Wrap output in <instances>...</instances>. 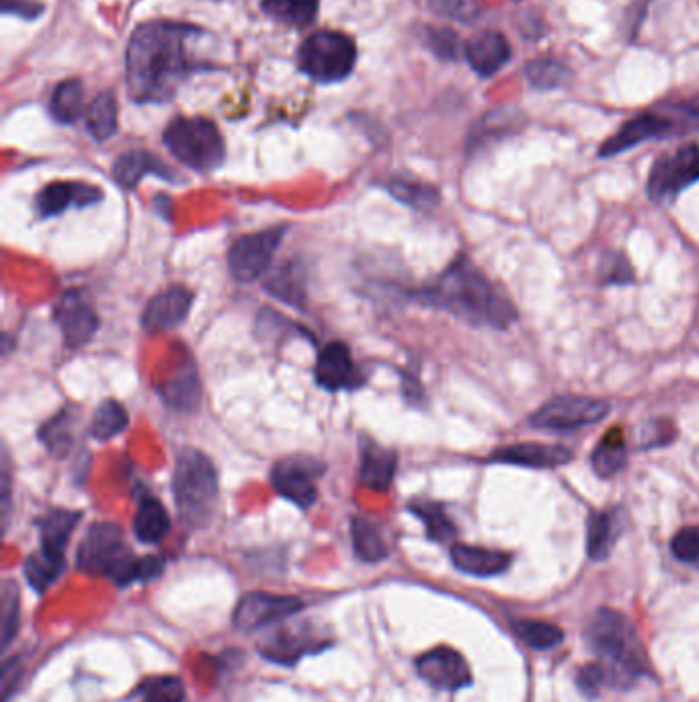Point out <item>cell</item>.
Segmentation results:
<instances>
[{"label":"cell","instance_id":"5bb4252c","mask_svg":"<svg viewBox=\"0 0 699 702\" xmlns=\"http://www.w3.org/2000/svg\"><path fill=\"white\" fill-rule=\"evenodd\" d=\"M420 678L439 690L466 689L472 682L470 668L462 655L451 647H437L417 660Z\"/></svg>","mask_w":699,"mask_h":702},{"label":"cell","instance_id":"f1b7e54d","mask_svg":"<svg viewBox=\"0 0 699 702\" xmlns=\"http://www.w3.org/2000/svg\"><path fill=\"white\" fill-rule=\"evenodd\" d=\"M170 530V518L167 509L160 506L156 499H144L136 518H134V534L144 545H156L160 543Z\"/></svg>","mask_w":699,"mask_h":702},{"label":"cell","instance_id":"f35d334b","mask_svg":"<svg viewBox=\"0 0 699 702\" xmlns=\"http://www.w3.org/2000/svg\"><path fill=\"white\" fill-rule=\"evenodd\" d=\"M127 427V411L117 401H105L97 409L93 423H91V434L105 442L112 437L119 436Z\"/></svg>","mask_w":699,"mask_h":702},{"label":"cell","instance_id":"b9f144b4","mask_svg":"<svg viewBox=\"0 0 699 702\" xmlns=\"http://www.w3.org/2000/svg\"><path fill=\"white\" fill-rule=\"evenodd\" d=\"M410 509L415 512L417 518L425 522L429 538H434L437 543H448L456 536V526L441 507L435 504H415Z\"/></svg>","mask_w":699,"mask_h":702},{"label":"cell","instance_id":"30bf717a","mask_svg":"<svg viewBox=\"0 0 699 702\" xmlns=\"http://www.w3.org/2000/svg\"><path fill=\"white\" fill-rule=\"evenodd\" d=\"M609 413V405L602 399L588 396H559L547 401L532 415V425L550 432H571L602 422Z\"/></svg>","mask_w":699,"mask_h":702},{"label":"cell","instance_id":"9a60e30c","mask_svg":"<svg viewBox=\"0 0 699 702\" xmlns=\"http://www.w3.org/2000/svg\"><path fill=\"white\" fill-rule=\"evenodd\" d=\"M54 319L71 350L86 345L98 329L97 312L86 304L79 292H66L60 298Z\"/></svg>","mask_w":699,"mask_h":702},{"label":"cell","instance_id":"816d5d0a","mask_svg":"<svg viewBox=\"0 0 699 702\" xmlns=\"http://www.w3.org/2000/svg\"><path fill=\"white\" fill-rule=\"evenodd\" d=\"M632 278H634V271H632V267L626 261V257H616L614 266L609 267L607 281H612V283H628Z\"/></svg>","mask_w":699,"mask_h":702},{"label":"cell","instance_id":"484cf974","mask_svg":"<svg viewBox=\"0 0 699 702\" xmlns=\"http://www.w3.org/2000/svg\"><path fill=\"white\" fill-rule=\"evenodd\" d=\"M525 124L523 113L518 110H497L490 112L487 117L480 120L470 136V148H482L489 142H497L519 132V127Z\"/></svg>","mask_w":699,"mask_h":702},{"label":"cell","instance_id":"bcb514c9","mask_svg":"<svg viewBox=\"0 0 699 702\" xmlns=\"http://www.w3.org/2000/svg\"><path fill=\"white\" fill-rule=\"evenodd\" d=\"M677 437V430L671 422L667 420H653V422L644 423L638 432V442L643 448H658V446H667Z\"/></svg>","mask_w":699,"mask_h":702},{"label":"cell","instance_id":"60d3db41","mask_svg":"<svg viewBox=\"0 0 699 702\" xmlns=\"http://www.w3.org/2000/svg\"><path fill=\"white\" fill-rule=\"evenodd\" d=\"M388 192L398 202H403L406 206H413V208H434L439 202V192L431 185H420V183L396 179V182L388 183Z\"/></svg>","mask_w":699,"mask_h":702},{"label":"cell","instance_id":"681fc988","mask_svg":"<svg viewBox=\"0 0 699 702\" xmlns=\"http://www.w3.org/2000/svg\"><path fill=\"white\" fill-rule=\"evenodd\" d=\"M605 678H607L605 668H602L599 663H588V665H585V668L578 672L576 682H578V689L583 690L585 694L595 696V694H599V689H602Z\"/></svg>","mask_w":699,"mask_h":702},{"label":"cell","instance_id":"44dd1931","mask_svg":"<svg viewBox=\"0 0 699 702\" xmlns=\"http://www.w3.org/2000/svg\"><path fill=\"white\" fill-rule=\"evenodd\" d=\"M396 475V452L384 448L376 442L362 440V468L359 481L374 492H388Z\"/></svg>","mask_w":699,"mask_h":702},{"label":"cell","instance_id":"3957f363","mask_svg":"<svg viewBox=\"0 0 699 702\" xmlns=\"http://www.w3.org/2000/svg\"><path fill=\"white\" fill-rule=\"evenodd\" d=\"M699 127V95L663 103L657 110L640 113L628 120L614 136L603 142L599 156H616L636 148L646 141H660L677 134H686Z\"/></svg>","mask_w":699,"mask_h":702},{"label":"cell","instance_id":"7c38bea8","mask_svg":"<svg viewBox=\"0 0 699 702\" xmlns=\"http://www.w3.org/2000/svg\"><path fill=\"white\" fill-rule=\"evenodd\" d=\"M324 468L310 456H288L273 466L271 483L273 489L295 506H314L319 497V478Z\"/></svg>","mask_w":699,"mask_h":702},{"label":"cell","instance_id":"7bdbcfd3","mask_svg":"<svg viewBox=\"0 0 699 702\" xmlns=\"http://www.w3.org/2000/svg\"><path fill=\"white\" fill-rule=\"evenodd\" d=\"M142 702H185V686L179 678H155L140 690Z\"/></svg>","mask_w":699,"mask_h":702},{"label":"cell","instance_id":"d6986e66","mask_svg":"<svg viewBox=\"0 0 699 702\" xmlns=\"http://www.w3.org/2000/svg\"><path fill=\"white\" fill-rule=\"evenodd\" d=\"M466 60L480 76H492L511 60V43L499 31H484L466 43Z\"/></svg>","mask_w":699,"mask_h":702},{"label":"cell","instance_id":"5b68a950","mask_svg":"<svg viewBox=\"0 0 699 702\" xmlns=\"http://www.w3.org/2000/svg\"><path fill=\"white\" fill-rule=\"evenodd\" d=\"M179 516L187 526H206L218 499V473L199 450H182L173 478Z\"/></svg>","mask_w":699,"mask_h":702},{"label":"cell","instance_id":"8992f818","mask_svg":"<svg viewBox=\"0 0 699 702\" xmlns=\"http://www.w3.org/2000/svg\"><path fill=\"white\" fill-rule=\"evenodd\" d=\"M588 641L593 649L609 663L612 670H619L626 678L643 674L646 670L643 647L634 624L628 617L612 608H602L588 624Z\"/></svg>","mask_w":699,"mask_h":702},{"label":"cell","instance_id":"ee69618b","mask_svg":"<svg viewBox=\"0 0 699 702\" xmlns=\"http://www.w3.org/2000/svg\"><path fill=\"white\" fill-rule=\"evenodd\" d=\"M165 396L173 407L194 409L199 403V382L191 372L182 374L181 379L168 384Z\"/></svg>","mask_w":699,"mask_h":702},{"label":"cell","instance_id":"1f68e13d","mask_svg":"<svg viewBox=\"0 0 699 702\" xmlns=\"http://www.w3.org/2000/svg\"><path fill=\"white\" fill-rule=\"evenodd\" d=\"M64 569H66L64 557H54L45 550L29 555L25 561V577H28L29 586L40 593L48 590L50 586H54L58 577L64 574Z\"/></svg>","mask_w":699,"mask_h":702},{"label":"cell","instance_id":"d4e9b609","mask_svg":"<svg viewBox=\"0 0 699 702\" xmlns=\"http://www.w3.org/2000/svg\"><path fill=\"white\" fill-rule=\"evenodd\" d=\"M160 175L170 177L167 167L156 158L155 155L146 151H132L124 156H119L113 165V179L126 189H134L146 175Z\"/></svg>","mask_w":699,"mask_h":702},{"label":"cell","instance_id":"f6af8a7d","mask_svg":"<svg viewBox=\"0 0 699 702\" xmlns=\"http://www.w3.org/2000/svg\"><path fill=\"white\" fill-rule=\"evenodd\" d=\"M425 43L441 60H456L460 54V38L451 29H427Z\"/></svg>","mask_w":699,"mask_h":702},{"label":"cell","instance_id":"c3c4849f","mask_svg":"<svg viewBox=\"0 0 699 702\" xmlns=\"http://www.w3.org/2000/svg\"><path fill=\"white\" fill-rule=\"evenodd\" d=\"M434 7L439 13L460 19V21H472L478 17L474 0H434Z\"/></svg>","mask_w":699,"mask_h":702},{"label":"cell","instance_id":"9c48e42d","mask_svg":"<svg viewBox=\"0 0 699 702\" xmlns=\"http://www.w3.org/2000/svg\"><path fill=\"white\" fill-rule=\"evenodd\" d=\"M699 182V144H687L671 155L660 156L650 169L646 194L657 204H671L675 197Z\"/></svg>","mask_w":699,"mask_h":702},{"label":"cell","instance_id":"d6a6232c","mask_svg":"<svg viewBox=\"0 0 699 702\" xmlns=\"http://www.w3.org/2000/svg\"><path fill=\"white\" fill-rule=\"evenodd\" d=\"M86 127L95 141H107L117 132V101L113 93H101L88 107Z\"/></svg>","mask_w":699,"mask_h":702},{"label":"cell","instance_id":"f5cc1de1","mask_svg":"<svg viewBox=\"0 0 699 702\" xmlns=\"http://www.w3.org/2000/svg\"><path fill=\"white\" fill-rule=\"evenodd\" d=\"M165 571V561L160 557H144L140 559V581H150Z\"/></svg>","mask_w":699,"mask_h":702},{"label":"cell","instance_id":"7dc6e473","mask_svg":"<svg viewBox=\"0 0 699 702\" xmlns=\"http://www.w3.org/2000/svg\"><path fill=\"white\" fill-rule=\"evenodd\" d=\"M672 555L684 562L699 561V528H684L675 534L671 543Z\"/></svg>","mask_w":699,"mask_h":702},{"label":"cell","instance_id":"ffe728a7","mask_svg":"<svg viewBox=\"0 0 699 702\" xmlns=\"http://www.w3.org/2000/svg\"><path fill=\"white\" fill-rule=\"evenodd\" d=\"M103 197L101 189L95 185H86V183L58 182L43 187L40 196L35 199L38 210L42 211V216H58L64 210H69L71 206H91Z\"/></svg>","mask_w":699,"mask_h":702},{"label":"cell","instance_id":"52a82bcc","mask_svg":"<svg viewBox=\"0 0 699 702\" xmlns=\"http://www.w3.org/2000/svg\"><path fill=\"white\" fill-rule=\"evenodd\" d=\"M163 141L170 155L196 171H211L225 163V138L206 117H175Z\"/></svg>","mask_w":699,"mask_h":702},{"label":"cell","instance_id":"4316f807","mask_svg":"<svg viewBox=\"0 0 699 702\" xmlns=\"http://www.w3.org/2000/svg\"><path fill=\"white\" fill-rule=\"evenodd\" d=\"M626 461H628V446H626L624 430L612 427L593 452V458H591L593 468L599 477L609 478L626 466Z\"/></svg>","mask_w":699,"mask_h":702},{"label":"cell","instance_id":"d590c367","mask_svg":"<svg viewBox=\"0 0 699 702\" xmlns=\"http://www.w3.org/2000/svg\"><path fill=\"white\" fill-rule=\"evenodd\" d=\"M525 76H528L530 85L535 86V89L552 91V89H559V86L568 83L571 71L556 58H535L528 64Z\"/></svg>","mask_w":699,"mask_h":702},{"label":"cell","instance_id":"74e56055","mask_svg":"<svg viewBox=\"0 0 699 702\" xmlns=\"http://www.w3.org/2000/svg\"><path fill=\"white\" fill-rule=\"evenodd\" d=\"M19 586L13 579H7L0 591V639L2 649L13 643L14 634L19 631Z\"/></svg>","mask_w":699,"mask_h":702},{"label":"cell","instance_id":"f907efd6","mask_svg":"<svg viewBox=\"0 0 699 702\" xmlns=\"http://www.w3.org/2000/svg\"><path fill=\"white\" fill-rule=\"evenodd\" d=\"M2 11L33 19V17H40L43 11V4L42 2H35V0H4Z\"/></svg>","mask_w":699,"mask_h":702},{"label":"cell","instance_id":"2e32d148","mask_svg":"<svg viewBox=\"0 0 699 702\" xmlns=\"http://www.w3.org/2000/svg\"><path fill=\"white\" fill-rule=\"evenodd\" d=\"M194 304V292L185 286H173L156 295L144 309L142 327L146 333L156 335L181 324Z\"/></svg>","mask_w":699,"mask_h":702},{"label":"cell","instance_id":"6da1fadb","mask_svg":"<svg viewBox=\"0 0 699 702\" xmlns=\"http://www.w3.org/2000/svg\"><path fill=\"white\" fill-rule=\"evenodd\" d=\"M199 29L173 21H150L134 31L126 54L127 93L136 103H165L196 71L187 42Z\"/></svg>","mask_w":699,"mask_h":702},{"label":"cell","instance_id":"7a4b0ae2","mask_svg":"<svg viewBox=\"0 0 699 702\" xmlns=\"http://www.w3.org/2000/svg\"><path fill=\"white\" fill-rule=\"evenodd\" d=\"M427 300L476 327L507 329L518 321L511 300L463 257L439 278Z\"/></svg>","mask_w":699,"mask_h":702},{"label":"cell","instance_id":"8d00e7d4","mask_svg":"<svg viewBox=\"0 0 699 702\" xmlns=\"http://www.w3.org/2000/svg\"><path fill=\"white\" fill-rule=\"evenodd\" d=\"M40 440L50 454L62 458L69 454L74 440V420L69 411H62L54 420L43 425L40 430Z\"/></svg>","mask_w":699,"mask_h":702},{"label":"cell","instance_id":"e0dca14e","mask_svg":"<svg viewBox=\"0 0 699 702\" xmlns=\"http://www.w3.org/2000/svg\"><path fill=\"white\" fill-rule=\"evenodd\" d=\"M314 374L322 389L333 393L353 389L359 382L349 348L341 341H333L321 351Z\"/></svg>","mask_w":699,"mask_h":702},{"label":"cell","instance_id":"e575fe53","mask_svg":"<svg viewBox=\"0 0 699 702\" xmlns=\"http://www.w3.org/2000/svg\"><path fill=\"white\" fill-rule=\"evenodd\" d=\"M265 290L292 307H304L306 302L304 280L295 266L281 267L280 271L273 273V278L267 281Z\"/></svg>","mask_w":699,"mask_h":702},{"label":"cell","instance_id":"ab89813d","mask_svg":"<svg viewBox=\"0 0 699 702\" xmlns=\"http://www.w3.org/2000/svg\"><path fill=\"white\" fill-rule=\"evenodd\" d=\"M518 632L528 646L540 649V651L554 649L564 639V632L560 627L542 622V620H521L518 622Z\"/></svg>","mask_w":699,"mask_h":702},{"label":"cell","instance_id":"4fadbf2b","mask_svg":"<svg viewBox=\"0 0 699 702\" xmlns=\"http://www.w3.org/2000/svg\"><path fill=\"white\" fill-rule=\"evenodd\" d=\"M304 608V602L295 596H278L267 591H251L242 596L234 610V627L240 631H259L267 624L294 617Z\"/></svg>","mask_w":699,"mask_h":702},{"label":"cell","instance_id":"8fae6325","mask_svg":"<svg viewBox=\"0 0 699 702\" xmlns=\"http://www.w3.org/2000/svg\"><path fill=\"white\" fill-rule=\"evenodd\" d=\"M288 226H275L257 235L238 239L228 251V266L238 281L259 280L283 240Z\"/></svg>","mask_w":699,"mask_h":702},{"label":"cell","instance_id":"603a6c76","mask_svg":"<svg viewBox=\"0 0 699 702\" xmlns=\"http://www.w3.org/2000/svg\"><path fill=\"white\" fill-rule=\"evenodd\" d=\"M81 512L74 509H52L40 520V533H42V550L64 557V548L69 547L74 528L81 522Z\"/></svg>","mask_w":699,"mask_h":702},{"label":"cell","instance_id":"4dcf8cb0","mask_svg":"<svg viewBox=\"0 0 699 702\" xmlns=\"http://www.w3.org/2000/svg\"><path fill=\"white\" fill-rule=\"evenodd\" d=\"M321 0H261V9L271 19L295 25V28H306L319 13Z\"/></svg>","mask_w":699,"mask_h":702},{"label":"cell","instance_id":"7402d4cb","mask_svg":"<svg viewBox=\"0 0 699 702\" xmlns=\"http://www.w3.org/2000/svg\"><path fill=\"white\" fill-rule=\"evenodd\" d=\"M451 561L456 569L462 574L474 577L501 576L509 565L511 557L501 550L492 548L468 547V545H453L451 547Z\"/></svg>","mask_w":699,"mask_h":702},{"label":"cell","instance_id":"83f0119b","mask_svg":"<svg viewBox=\"0 0 699 702\" xmlns=\"http://www.w3.org/2000/svg\"><path fill=\"white\" fill-rule=\"evenodd\" d=\"M617 516L609 512H593L587 522V550L593 561H603L617 540Z\"/></svg>","mask_w":699,"mask_h":702},{"label":"cell","instance_id":"ba28073f","mask_svg":"<svg viewBox=\"0 0 699 702\" xmlns=\"http://www.w3.org/2000/svg\"><path fill=\"white\" fill-rule=\"evenodd\" d=\"M357 62V48L341 31H316L298 50V69L316 83H338Z\"/></svg>","mask_w":699,"mask_h":702},{"label":"cell","instance_id":"cb8c5ba5","mask_svg":"<svg viewBox=\"0 0 699 702\" xmlns=\"http://www.w3.org/2000/svg\"><path fill=\"white\" fill-rule=\"evenodd\" d=\"M259 649H261V653H263V658H267V660L292 665V663L300 660L304 653L316 651V649H321V647H314V637L304 634L300 629H298V631H295V629H292V631H285V629H283V631L271 634Z\"/></svg>","mask_w":699,"mask_h":702},{"label":"cell","instance_id":"ac0fdd59","mask_svg":"<svg viewBox=\"0 0 699 702\" xmlns=\"http://www.w3.org/2000/svg\"><path fill=\"white\" fill-rule=\"evenodd\" d=\"M492 461L515 464L525 468H559L573 461V452L564 446L540 444V442H521L513 446H504L492 454Z\"/></svg>","mask_w":699,"mask_h":702},{"label":"cell","instance_id":"277c9868","mask_svg":"<svg viewBox=\"0 0 699 702\" xmlns=\"http://www.w3.org/2000/svg\"><path fill=\"white\" fill-rule=\"evenodd\" d=\"M76 565L88 576L109 577L119 588L140 581V559L134 557L122 528L112 522H98L86 530Z\"/></svg>","mask_w":699,"mask_h":702},{"label":"cell","instance_id":"f546056e","mask_svg":"<svg viewBox=\"0 0 699 702\" xmlns=\"http://www.w3.org/2000/svg\"><path fill=\"white\" fill-rule=\"evenodd\" d=\"M351 536L355 555L365 562L384 561L388 557V545L379 533L378 526L367 518H353L351 520Z\"/></svg>","mask_w":699,"mask_h":702},{"label":"cell","instance_id":"836d02e7","mask_svg":"<svg viewBox=\"0 0 699 702\" xmlns=\"http://www.w3.org/2000/svg\"><path fill=\"white\" fill-rule=\"evenodd\" d=\"M83 107L84 91L79 81H64L56 86L50 103V112L56 122L74 124L83 115Z\"/></svg>","mask_w":699,"mask_h":702}]
</instances>
